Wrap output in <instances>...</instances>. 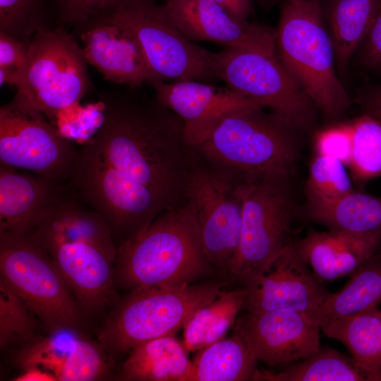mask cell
Instances as JSON below:
<instances>
[{"label": "cell", "mask_w": 381, "mask_h": 381, "mask_svg": "<svg viewBox=\"0 0 381 381\" xmlns=\"http://www.w3.org/2000/svg\"><path fill=\"white\" fill-rule=\"evenodd\" d=\"M102 120L78 149L69 185L110 226L118 246L186 203L195 153L182 119L133 91L102 98Z\"/></svg>", "instance_id": "1"}, {"label": "cell", "mask_w": 381, "mask_h": 381, "mask_svg": "<svg viewBox=\"0 0 381 381\" xmlns=\"http://www.w3.org/2000/svg\"><path fill=\"white\" fill-rule=\"evenodd\" d=\"M213 267L195 217L185 203L163 212L142 233L117 247L114 276L116 286L131 291L195 284Z\"/></svg>", "instance_id": "2"}, {"label": "cell", "mask_w": 381, "mask_h": 381, "mask_svg": "<svg viewBox=\"0 0 381 381\" xmlns=\"http://www.w3.org/2000/svg\"><path fill=\"white\" fill-rule=\"evenodd\" d=\"M263 109L229 114L188 144L203 159L248 183L272 174L291 175L298 156V130Z\"/></svg>", "instance_id": "3"}, {"label": "cell", "mask_w": 381, "mask_h": 381, "mask_svg": "<svg viewBox=\"0 0 381 381\" xmlns=\"http://www.w3.org/2000/svg\"><path fill=\"white\" fill-rule=\"evenodd\" d=\"M282 2L276 53L322 116L337 120L346 112L351 102L336 73L322 0Z\"/></svg>", "instance_id": "4"}, {"label": "cell", "mask_w": 381, "mask_h": 381, "mask_svg": "<svg viewBox=\"0 0 381 381\" xmlns=\"http://www.w3.org/2000/svg\"><path fill=\"white\" fill-rule=\"evenodd\" d=\"M222 291L221 285L213 282L131 291L99 329L98 342L114 356L129 353L147 341L174 335Z\"/></svg>", "instance_id": "5"}, {"label": "cell", "mask_w": 381, "mask_h": 381, "mask_svg": "<svg viewBox=\"0 0 381 381\" xmlns=\"http://www.w3.org/2000/svg\"><path fill=\"white\" fill-rule=\"evenodd\" d=\"M0 280L49 334L80 330L85 314L47 250L31 234L0 233Z\"/></svg>", "instance_id": "6"}, {"label": "cell", "mask_w": 381, "mask_h": 381, "mask_svg": "<svg viewBox=\"0 0 381 381\" xmlns=\"http://www.w3.org/2000/svg\"><path fill=\"white\" fill-rule=\"evenodd\" d=\"M87 65L82 47L63 27L42 30L30 39L12 101L52 119L90 89Z\"/></svg>", "instance_id": "7"}, {"label": "cell", "mask_w": 381, "mask_h": 381, "mask_svg": "<svg viewBox=\"0 0 381 381\" xmlns=\"http://www.w3.org/2000/svg\"><path fill=\"white\" fill-rule=\"evenodd\" d=\"M291 176L269 175L248 188L240 242L228 268L241 284L267 269L291 241L295 210Z\"/></svg>", "instance_id": "8"}, {"label": "cell", "mask_w": 381, "mask_h": 381, "mask_svg": "<svg viewBox=\"0 0 381 381\" xmlns=\"http://www.w3.org/2000/svg\"><path fill=\"white\" fill-rule=\"evenodd\" d=\"M102 13L135 37L159 80L207 82L216 78L211 67L213 52L184 36L163 4L153 0H123Z\"/></svg>", "instance_id": "9"}, {"label": "cell", "mask_w": 381, "mask_h": 381, "mask_svg": "<svg viewBox=\"0 0 381 381\" xmlns=\"http://www.w3.org/2000/svg\"><path fill=\"white\" fill-rule=\"evenodd\" d=\"M211 67L226 87L269 108L297 130L314 125L316 107L276 52L225 47L212 54Z\"/></svg>", "instance_id": "10"}, {"label": "cell", "mask_w": 381, "mask_h": 381, "mask_svg": "<svg viewBox=\"0 0 381 381\" xmlns=\"http://www.w3.org/2000/svg\"><path fill=\"white\" fill-rule=\"evenodd\" d=\"M250 183L196 154L186 203L195 217L205 253L214 267L228 270L236 253L244 197Z\"/></svg>", "instance_id": "11"}, {"label": "cell", "mask_w": 381, "mask_h": 381, "mask_svg": "<svg viewBox=\"0 0 381 381\" xmlns=\"http://www.w3.org/2000/svg\"><path fill=\"white\" fill-rule=\"evenodd\" d=\"M42 114L11 101L0 109V164L69 184L78 149Z\"/></svg>", "instance_id": "12"}, {"label": "cell", "mask_w": 381, "mask_h": 381, "mask_svg": "<svg viewBox=\"0 0 381 381\" xmlns=\"http://www.w3.org/2000/svg\"><path fill=\"white\" fill-rule=\"evenodd\" d=\"M234 331L253 355L269 367L296 363L320 349V325L313 314L289 309L248 312L236 319Z\"/></svg>", "instance_id": "13"}, {"label": "cell", "mask_w": 381, "mask_h": 381, "mask_svg": "<svg viewBox=\"0 0 381 381\" xmlns=\"http://www.w3.org/2000/svg\"><path fill=\"white\" fill-rule=\"evenodd\" d=\"M242 284L247 292L243 309L248 312L289 309L314 315L329 294L291 240L267 269Z\"/></svg>", "instance_id": "14"}, {"label": "cell", "mask_w": 381, "mask_h": 381, "mask_svg": "<svg viewBox=\"0 0 381 381\" xmlns=\"http://www.w3.org/2000/svg\"><path fill=\"white\" fill-rule=\"evenodd\" d=\"M75 26L87 64L107 80L131 88L161 81L150 69L135 37L105 13Z\"/></svg>", "instance_id": "15"}, {"label": "cell", "mask_w": 381, "mask_h": 381, "mask_svg": "<svg viewBox=\"0 0 381 381\" xmlns=\"http://www.w3.org/2000/svg\"><path fill=\"white\" fill-rule=\"evenodd\" d=\"M164 8L188 40L276 52V30L235 19L213 0H166Z\"/></svg>", "instance_id": "16"}, {"label": "cell", "mask_w": 381, "mask_h": 381, "mask_svg": "<svg viewBox=\"0 0 381 381\" xmlns=\"http://www.w3.org/2000/svg\"><path fill=\"white\" fill-rule=\"evenodd\" d=\"M41 245L54 260L85 315L99 313L116 302L115 257L85 241Z\"/></svg>", "instance_id": "17"}, {"label": "cell", "mask_w": 381, "mask_h": 381, "mask_svg": "<svg viewBox=\"0 0 381 381\" xmlns=\"http://www.w3.org/2000/svg\"><path fill=\"white\" fill-rule=\"evenodd\" d=\"M155 97L184 123L187 143L205 133L229 114L264 108L258 102L226 87L195 80L158 81L152 85Z\"/></svg>", "instance_id": "18"}, {"label": "cell", "mask_w": 381, "mask_h": 381, "mask_svg": "<svg viewBox=\"0 0 381 381\" xmlns=\"http://www.w3.org/2000/svg\"><path fill=\"white\" fill-rule=\"evenodd\" d=\"M29 234L41 244L88 242L116 258L117 246L110 226L69 184L59 188L47 215Z\"/></svg>", "instance_id": "19"}, {"label": "cell", "mask_w": 381, "mask_h": 381, "mask_svg": "<svg viewBox=\"0 0 381 381\" xmlns=\"http://www.w3.org/2000/svg\"><path fill=\"white\" fill-rule=\"evenodd\" d=\"M294 244L322 282L351 275L374 256L381 245V236L332 229L310 231Z\"/></svg>", "instance_id": "20"}, {"label": "cell", "mask_w": 381, "mask_h": 381, "mask_svg": "<svg viewBox=\"0 0 381 381\" xmlns=\"http://www.w3.org/2000/svg\"><path fill=\"white\" fill-rule=\"evenodd\" d=\"M61 186L0 164V233L32 232L47 215Z\"/></svg>", "instance_id": "21"}, {"label": "cell", "mask_w": 381, "mask_h": 381, "mask_svg": "<svg viewBox=\"0 0 381 381\" xmlns=\"http://www.w3.org/2000/svg\"><path fill=\"white\" fill-rule=\"evenodd\" d=\"M183 343L173 334L134 347L122 365L120 379L127 381H191L193 363Z\"/></svg>", "instance_id": "22"}, {"label": "cell", "mask_w": 381, "mask_h": 381, "mask_svg": "<svg viewBox=\"0 0 381 381\" xmlns=\"http://www.w3.org/2000/svg\"><path fill=\"white\" fill-rule=\"evenodd\" d=\"M322 8L336 65L344 75L381 8V0H322Z\"/></svg>", "instance_id": "23"}, {"label": "cell", "mask_w": 381, "mask_h": 381, "mask_svg": "<svg viewBox=\"0 0 381 381\" xmlns=\"http://www.w3.org/2000/svg\"><path fill=\"white\" fill-rule=\"evenodd\" d=\"M307 213L329 229L381 236V197L353 190L336 199L308 202Z\"/></svg>", "instance_id": "24"}, {"label": "cell", "mask_w": 381, "mask_h": 381, "mask_svg": "<svg viewBox=\"0 0 381 381\" xmlns=\"http://www.w3.org/2000/svg\"><path fill=\"white\" fill-rule=\"evenodd\" d=\"M321 331L342 343L361 368L381 372V311L377 307L320 323Z\"/></svg>", "instance_id": "25"}, {"label": "cell", "mask_w": 381, "mask_h": 381, "mask_svg": "<svg viewBox=\"0 0 381 381\" xmlns=\"http://www.w3.org/2000/svg\"><path fill=\"white\" fill-rule=\"evenodd\" d=\"M256 381H381V372H371L335 349L321 348L312 356L280 372L256 369Z\"/></svg>", "instance_id": "26"}, {"label": "cell", "mask_w": 381, "mask_h": 381, "mask_svg": "<svg viewBox=\"0 0 381 381\" xmlns=\"http://www.w3.org/2000/svg\"><path fill=\"white\" fill-rule=\"evenodd\" d=\"M191 381H244L253 379L258 361L236 331L199 351L192 361Z\"/></svg>", "instance_id": "27"}, {"label": "cell", "mask_w": 381, "mask_h": 381, "mask_svg": "<svg viewBox=\"0 0 381 381\" xmlns=\"http://www.w3.org/2000/svg\"><path fill=\"white\" fill-rule=\"evenodd\" d=\"M381 303V259L373 257L351 274L338 291L329 293L313 316L324 321L346 317L377 307Z\"/></svg>", "instance_id": "28"}, {"label": "cell", "mask_w": 381, "mask_h": 381, "mask_svg": "<svg viewBox=\"0 0 381 381\" xmlns=\"http://www.w3.org/2000/svg\"><path fill=\"white\" fill-rule=\"evenodd\" d=\"M246 293L244 287L222 290L216 299L200 308L183 327L187 351H200L224 339L243 309Z\"/></svg>", "instance_id": "29"}, {"label": "cell", "mask_w": 381, "mask_h": 381, "mask_svg": "<svg viewBox=\"0 0 381 381\" xmlns=\"http://www.w3.org/2000/svg\"><path fill=\"white\" fill-rule=\"evenodd\" d=\"M351 123L349 167L354 181L362 185L381 176V121L364 114Z\"/></svg>", "instance_id": "30"}, {"label": "cell", "mask_w": 381, "mask_h": 381, "mask_svg": "<svg viewBox=\"0 0 381 381\" xmlns=\"http://www.w3.org/2000/svg\"><path fill=\"white\" fill-rule=\"evenodd\" d=\"M35 315L23 301L0 280V348L24 346L41 337Z\"/></svg>", "instance_id": "31"}, {"label": "cell", "mask_w": 381, "mask_h": 381, "mask_svg": "<svg viewBox=\"0 0 381 381\" xmlns=\"http://www.w3.org/2000/svg\"><path fill=\"white\" fill-rule=\"evenodd\" d=\"M345 167L334 157L316 155L305 185L307 202L336 199L354 190Z\"/></svg>", "instance_id": "32"}, {"label": "cell", "mask_w": 381, "mask_h": 381, "mask_svg": "<svg viewBox=\"0 0 381 381\" xmlns=\"http://www.w3.org/2000/svg\"><path fill=\"white\" fill-rule=\"evenodd\" d=\"M99 342L77 336L58 374V381H91L104 378L110 370V358Z\"/></svg>", "instance_id": "33"}, {"label": "cell", "mask_w": 381, "mask_h": 381, "mask_svg": "<svg viewBox=\"0 0 381 381\" xmlns=\"http://www.w3.org/2000/svg\"><path fill=\"white\" fill-rule=\"evenodd\" d=\"M80 332V330L68 329L50 333L47 337L42 336L20 349L17 363L22 369L30 366L40 367L57 378Z\"/></svg>", "instance_id": "34"}, {"label": "cell", "mask_w": 381, "mask_h": 381, "mask_svg": "<svg viewBox=\"0 0 381 381\" xmlns=\"http://www.w3.org/2000/svg\"><path fill=\"white\" fill-rule=\"evenodd\" d=\"M47 28L40 0H0L1 32L29 40Z\"/></svg>", "instance_id": "35"}, {"label": "cell", "mask_w": 381, "mask_h": 381, "mask_svg": "<svg viewBox=\"0 0 381 381\" xmlns=\"http://www.w3.org/2000/svg\"><path fill=\"white\" fill-rule=\"evenodd\" d=\"M317 155L334 157L349 167L351 155V123H341L319 131L314 138Z\"/></svg>", "instance_id": "36"}, {"label": "cell", "mask_w": 381, "mask_h": 381, "mask_svg": "<svg viewBox=\"0 0 381 381\" xmlns=\"http://www.w3.org/2000/svg\"><path fill=\"white\" fill-rule=\"evenodd\" d=\"M123 0H58L60 26L77 25Z\"/></svg>", "instance_id": "37"}, {"label": "cell", "mask_w": 381, "mask_h": 381, "mask_svg": "<svg viewBox=\"0 0 381 381\" xmlns=\"http://www.w3.org/2000/svg\"><path fill=\"white\" fill-rule=\"evenodd\" d=\"M30 41L0 32V67L12 68L21 73L28 58Z\"/></svg>", "instance_id": "38"}, {"label": "cell", "mask_w": 381, "mask_h": 381, "mask_svg": "<svg viewBox=\"0 0 381 381\" xmlns=\"http://www.w3.org/2000/svg\"><path fill=\"white\" fill-rule=\"evenodd\" d=\"M358 61L367 68H381V8L359 47Z\"/></svg>", "instance_id": "39"}, {"label": "cell", "mask_w": 381, "mask_h": 381, "mask_svg": "<svg viewBox=\"0 0 381 381\" xmlns=\"http://www.w3.org/2000/svg\"><path fill=\"white\" fill-rule=\"evenodd\" d=\"M356 102L362 107L365 114L381 121V85L360 94Z\"/></svg>", "instance_id": "40"}, {"label": "cell", "mask_w": 381, "mask_h": 381, "mask_svg": "<svg viewBox=\"0 0 381 381\" xmlns=\"http://www.w3.org/2000/svg\"><path fill=\"white\" fill-rule=\"evenodd\" d=\"M235 19L247 22L253 8L252 0H213Z\"/></svg>", "instance_id": "41"}, {"label": "cell", "mask_w": 381, "mask_h": 381, "mask_svg": "<svg viewBox=\"0 0 381 381\" xmlns=\"http://www.w3.org/2000/svg\"><path fill=\"white\" fill-rule=\"evenodd\" d=\"M16 381H58L52 373L40 367L30 366L23 368V372L15 377Z\"/></svg>", "instance_id": "42"}, {"label": "cell", "mask_w": 381, "mask_h": 381, "mask_svg": "<svg viewBox=\"0 0 381 381\" xmlns=\"http://www.w3.org/2000/svg\"><path fill=\"white\" fill-rule=\"evenodd\" d=\"M20 72L16 69L8 67H0L1 85L6 84L16 87L18 85Z\"/></svg>", "instance_id": "43"}, {"label": "cell", "mask_w": 381, "mask_h": 381, "mask_svg": "<svg viewBox=\"0 0 381 381\" xmlns=\"http://www.w3.org/2000/svg\"><path fill=\"white\" fill-rule=\"evenodd\" d=\"M376 257L381 259V251L379 253V254Z\"/></svg>", "instance_id": "44"}, {"label": "cell", "mask_w": 381, "mask_h": 381, "mask_svg": "<svg viewBox=\"0 0 381 381\" xmlns=\"http://www.w3.org/2000/svg\"><path fill=\"white\" fill-rule=\"evenodd\" d=\"M274 1H275V0H274ZM276 1H277V0H276ZM280 1H283L284 0H280Z\"/></svg>", "instance_id": "45"}]
</instances>
